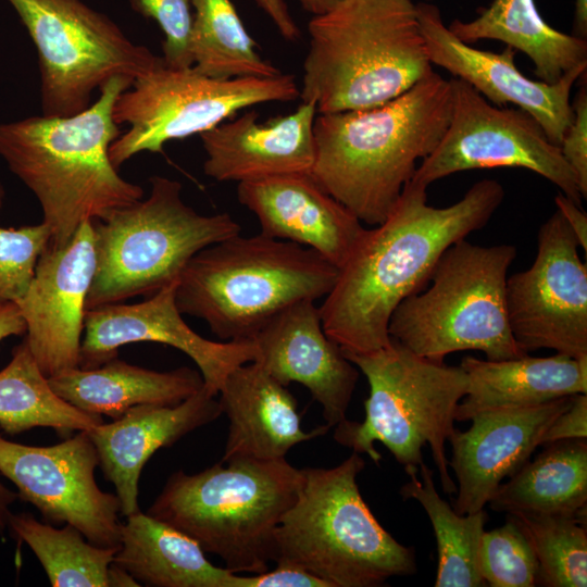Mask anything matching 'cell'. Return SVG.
<instances>
[{"instance_id":"obj_12","label":"cell","mask_w":587,"mask_h":587,"mask_svg":"<svg viewBox=\"0 0 587 587\" xmlns=\"http://www.w3.org/2000/svg\"><path fill=\"white\" fill-rule=\"evenodd\" d=\"M37 51L42 115L71 116L111 78L135 79L161 57L80 0H8Z\"/></svg>"},{"instance_id":"obj_4","label":"cell","mask_w":587,"mask_h":587,"mask_svg":"<svg viewBox=\"0 0 587 587\" xmlns=\"http://www.w3.org/2000/svg\"><path fill=\"white\" fill-rule=\"evenodd\" d=\"M308 33L300 98L319 114L383 104L434 71L412 0H341Z\"/></svg>"},{"instance_id":"obj_49","label":"cell","mask_w":587,"mask_h":587,"mask_svg":"<svg viewBox=\"0 0 587 587\" xmlns=\"http://www.w3.org/2000/svg\"><path fill=\"white\" fill-rule=\"evenodd\" d=\"M425 1H432V0H425Z\"/></svg>"},{"instance_id":"obj_7","label":"cell","mask_w":587,"mask_h":587,"mask_svg":"<svg viewBox=\"0 0 587 587\" xmlns=\"http://www.w3.org/2000/svg\"><path fill=\"white\" fill-rule=\"evenodd\" d=\"M301 469L286 459L218 462L173 473L147 513L216 554L232 573L259 574L273 562L274 535L295 503Z\"/></svg>"},{"instance_id":"obj_46","label":"cell","mask_w":587,"mask_h":587,"mask_svg":"<svg viewBox=\"0 0 587 587\" xmlns=\"http://www.w3.org/2000/svg\"><path fill=\"white\" fill-rule=\"evenodd\" d=\"M586 39L587 35V0H576L574 10L573 34Z\"/></svg>"},{"instance_id":"obj_1","label":"cell","mask_w":587,"mask_h":587,"mask_svg":"<svg viewBox=\"0 0 587 587\" xmlns=\"http://www.w3.org/2000/svg\"><path fill=\"white\" fill-rule=\"evenodd\" d=\"M427 187L410 180L386 220L366 229L319 308L325 334L344 354L390 344L391 314L423 290L447 248L483 228L504 199L496 179L476 182L455 203H427Z\"/></svg>"},{"instance_id":"obj_24","label":"cell","mask_w":587,"mask_h":587,"mask_svg":"<svg viewBox=\"0 0 587 587\" xmlns=\"http://www.w3.org/2000/svg\"><path fill=\"white\" fill-rule=\"evenodd\" d=\"M220 405L229 421L221 462L286 459L296 445L325 435L328 425L304 432L296 398L259 363L237 366L225 378Z\"/></svg>"},{"instance_id":"obj_19","label":"cell","mask_w":587,"mask_h":587,"mask_svg":"<svg viewBox=\"0 0 587 587\" xmlns=\"http://www.w3.org/2000/svg\"><path fill=\"white\" fill-rule=\"evenodd\" d=\"M252 340L257 348L253 362L284 386L303 385L322 405L326 425L333 427L347 419L359 372L325 334L314 301L283 310Z\"/></svg>"},{"instance_id":"obj_3","label":"cell","mask_w":587,"mask_h":587,"mask_svg":"<svg viewBox=\"0 0 587 587\" xmlns=\"http://www.w3.org/2000/svg\"><path fill=\"white\" fill-rule=\"evenodd\" d=\"M132 83L125 76L111 78L92 104L71 116L0 124V157L38 200L52 247L66 245L83 222L101 220L143 197L109 155L122 134L113 107Z\"/></svg>"},{"instance_id":"obj_22","label":"cell","mask_w":587,"mask_h":587,"mask_svg":"<svg viewBox=\"0 0 587 587\" xmlns=\"http://www.w3.org/2000/svg\"><path fill=\"white\" fill-rule=\"evenodd\" d=\"M316 107L302 102L295 112L259 123L258 112L222 122L200 134L204 174L217 182H247L311 173L315 160Z\"/></svg>"},{"instance_id":"obj_17","label":"cell","mask_w":587,"mask_h":587,"mask_svg":"<svg viewBox=\"0 0 587 587\" xmlns=\"http://www.w3.org/2000/svg\"><path fill=\"white\" fill-rule=\"evenodd\" d=\"M95 268L96 237L88 220L66 245L45 249L27 291L15 302L26 324L24 339L47 377L78 367Z\"/></svg>"},{"instance_id":"obj_11","label":"cell","mask_w":587,"mask_h":587,"mask_svg":"<svg viewBox=\"0 0 587 587\" xmlns=\"http://www.w3.org/2000/svg\"><path fill=\"white\" fill-rule=\"evenodd\" d=\"M299 97L292 74L213 78L193 66H168L161 57L115 100L113 120L129 128L111 143L110 160L118 168L140 152L162 153L170 140L210 130L241 109Z\"/></svg>"},{"instance_id":"obj_18","label":"cell","mask_w":587,"mask_h":587,"mask_svg":"<svg viewBox=\"0 0 587 587\" xmlns=\"http://www.w3.org/2000/svg\"><path fill=\"white\" fill-rule=\"evenodd\" d=\"M415 5L432 64L470 84L495 105L512 103L526 111L560 147L573 118L571 90L587 64L566 72L554 84L529 79L517 68L512 47L505 46L500 53L473 48L449 30L435 4L425 1Z\"/></svg>"},{"instance_id":"obj_40","label":"cell","mask_w":587,"mask_h":587,"mask_svg":"<svg viewBox=\"0 0 587 587\" xmlns=\"http://www.w3.org/2000/svg\"><path fill=\"white\" fill-rule=\"evenodd\" d=\"M569 439H587V394L573 396L570 407L547 428L540 445Z\"/></svg>"},{"instance_id":"obj_41","label":"cell","mask_w":587,"mask_h":587,"mask_svg":"<svg viewBox=\"0 0 587 587\" xmlns=\"http://www.w3.org/2000/svg\"><path fill=\"white\" fill-rule=\"evenodd\" d=\"M270 17L282 37L288 41L299 38L300 30L284 0H253Z\"/></svg>"},{"instance_id":"obj_35","label":"cell","mask_w":587,"mask_h":587,"mask_svg":"<svg viewBox=\"0 0 587 587\" xmlns=\"http://www.w3.org/2000/svg\"><path fill=\"white\" fill-rule=\"evenodd\" d=\"M478 564L486 585L533 587L537 585L538 561L525 533L507 515L501 527L484 533Z\"/></svg>"},{"instance_id":"obj_15","label":"cell","mask_w":587,"mask_h":587,"mask_svg":"<svg viewBox=\"0 0 587 587\" xmlns=\"http://www.w3.org/2000/svg\"><path fill=\"white\" fill-rule=\"evenodd\" d=\"M99 459L87 430L64 441L37 447L0 436V474L17 497L32 503L50 524H71L99 547L118 548L121 502L95 479Z\"/></svg>"},{"instance_id":"obj_27","label":"cell","mask_w":587,"mask_h":587,"mask_svg":"<svg viewBox=\"0 0 587 587\" xmlns=\"http://www.w3.org/2000/svg\"><path fill=\"white\" fill-rule=\"evenodd\" d=\"M191 537L138 511L122 523L113 562L141 586L230 587L234 573L213 565Z\"/></svg>"},{"instance_id":"obj_42","label":"cell","mask_w":587,"mask_h":587,"mask_svg":"<svg viewBox=\"0 0 587 587\" xmlns=\"http://www.w3.org/2000/svg\"><path fill=\"white\" fill-rule=\"evenodd\" d=\"M557 210L563 215L571 230L573 232L577 243L587 251V215L582 207L576 204L562 192L554 198Z\"/></svg>"},{"instance_id":"obj_31","label":"cell","mask_w":587,"mask_h":587,"mask_svg":"<svg viewBox=\"0 0 587 587\" xmlns=\"http://www.w3.org/2000/svg\"><path fill=\"white\" fill-rule=\"evenodd\" d=\"M101 423V415L77 409L52 389L25 339L13 349L11 361L0 371V428L4 433L50 427L68 435Z\"/></svg>"},{"instance_id":"obj_43","label":"cell","mask_w":587,"mask_h":587,"mask_svg":"<svg viewBox=\"0 0 587 587\" xmlns=\"http://www.w3.org/2000/svg\"><path fill=\"white\" fill-rule=\"evenodd\" d=\"M26 324L15 302L0 303V342L11 336H24Z\"/></svg>"},{"instance_id":"obj_26","label":"cell","mask_w":587,"mask_h":587,"mask_svg":"<svg viewBox=\"0 0 587 587\" xmlns=\"http://www.w3.org/2000/svg\"><path fill=\"white\" fill-rule=\"evenodd\" d=\"M48 379L72 405L112 420L137 405H176L203 387L201 373L190 367L159 372L117 357L95 369L74 367Z\"/></svg>"},{"instance_id":"obj_10","label":"cell","mask_w":587,"mask_h":587,"mask_svg":"<svg viewBox=\"0 0 587 587\" xmlns=\"http://www.w3.org/2000/svg\"><path fill=\"white\" fill-rule=\"evenodd\" d=\"M147 198L92 221L96 268L86 310L151 296L176 283L203 248L240 234L228 214H200L179 182L154 175Z\"/></svg>"},{"instance_id":"obj_13","label":"cell","mask_w":587,"mask_h":587,"mask_svg":"<svg viewBox=\"0 0 587 587\" xmlns=\"http://www.w3.org/2000/svg\"><path fill=\"white\" fill-rule=\"evenodd\" d=\"M449 124L436 148L422 160L412 180L428 187L451 174L491 167H522L555 185L582 207L577 178L559 146L526 111L487 101L462 79L452 77Z\"/></svg>"},{"instance_id":"obj_34","label":"cell","mask_w":587,"mask_h":587,"mask_svg":"<svg viewBox=\"0 0 587 587\" xmlns=\"http://www.w3.org/2000/svg\"><path fill=\"white\" fill-rule=\"evenodd\" d=\"M527 536L538 561L537 585L586 587V517L511 513Z\"/></svg>"},{"instance_id":"obj_48","label":"cell","mask_w":587,"mask_h":587,"mask_svg":"<svg viewBox=\"0 0 587 587\" xmlns=\"http://www.w3.org/2000/svg\"><path fill=\"white\" fill-rule=\"evenodd\" d=\"M4 197H5L4 188H3L2 184L0 183V210L3 207Z\"/></svg>"},{"instance_id":"obj_33","label":"cell","mask_w":587,"mask_h":587,"mask_svg":"<svg viewBox=\"0 0 587 587\" xmlns=\"http://www.w3.org/2000/svg\"><path fill=\"white\" fill-rule=\"evenodd\" d=\"M8 528L32 549L51 586L107 587L117 548L96 546L71 524L57 528L26 512L12 513Z\"/></svg>"},{"instance_id":"obj_5","label":"cell","mask_w":587,"mask_h":587,"mask_svg":"<svg viewBox=\"0 0 587 587\" xmlns=\"http://www.w3.org/2000/svg\"><path fill=\"white\" fill-rule=\"evenodd\" d=\"M339 268L311 248L261 233L208 246L184 267L175 290L182 314L225 341L252 340L275 315L326 297Z\"/></svg>"},{"instance_id":"obj_6","label":"cell","mask_w":587,"mask_h":587,"mask_svg":"<svg viewBox=\"0 0 587 587\" xmlns=\"http://www.w3.org/2000/svg\"><path fill=\"white\" fill-rule=\"evenodd\" d=\"M364 466L353 451L337 466L301 469L297 499L275 530L273 562L329 587H378L416 572L414 549L398 542L362 498L357 477Z\"/></svg>"},{"instance_id":"obj_39","label":"cell","mask_w":587,"mask_h":587,"mask_svg":"<svg viewBox=\"0 0 587 587\" xmlns=\"http://www.w3.org/2000/svg\"><path fill=\"white\" fill-rule=\"evenodd\" d=\"M230 587H329L308 571L288 563H276L274 570L240 575L234 573Z\"/></svg>"},{"instance_id":"obj_14","label":"cell","mask_w":587,"mask_h":587,"mask_svg":"<svg viewBox=\"0 0 587 587\" xmlns=\"http://www.w3.org/2000/svg\"><path fill=\"white\" fill-rule=\"evenodd\" d=\"M578 247L557 210L539 227L533 264L507 278L510 328L527 353L546 348L587 357V266Z\"/></svg>"},{"instance_id":"obj_44","label":"cell","mask_w":587,"mask_h":587,"mask_svg":"<svg viewBox=\"0 0 587 587\" xmlns=\"http://www.w3.org/2000/svg\"><path fill=\"white\" fill-rule=\"evenodd\" d=\"M141 586L126 570L111 563L107 574V587Z\"/></svg>"},{"instance_id":"obj_29","label":"cell","mask_w":587,"mask_h":587,"mask_svg":"<svg viewBox=\"0 0 587 587\" xmlns=\"http://www.w3.org/2000/svg\"><path fill=\"white\" fill-rule=\"evenodd\" d=\"M497 512L586 517L587 440L569 439L527 461L488 502Z\"/></svg>"},{"instance_id":"obj_47","label":"cell","mask_w":587,"mask_h":587,"mask_svg":"<svg viewBox=\"0 0 587 587\" xmlns=\"http://www.w3.org/2000/svg\"><path fill=\"white\" fill-rule=\"evenodd\" d=\"M300 5L309 13L315 15H321L334 7H336L341 0H297Z\"/></svg>"},{"instance_id":"obj_20","label":"cell","mask_w":587,"mask_h":587,"mask_svg":"<svg viewBox=\"0 0 587 587\" xmlns=\"http://www.w3.org/2000/svg\"><path fill=\"white\" fill-rule=\"evenodd\" d=\"M572 399L479 412L470 420L467 430L455 429L448 440L452 448L448 465L458 480L454 511L470 514L484 509L502 479L529 460L547 428Z\"/></svg>"},{"instance_id":"obj_16","label":"cell","mask_w":587,"mask_h":587,"mask_svg":"<svg viewBox=\"0 0 587 587\" xmlns=\"http://www.w3.org/2000/svg\"><path fill=\"white\" fill-rule=\"evenodd\" d=\"M173 283L138 303H111L86 311L78 367L95 369L114 359L125 345L140 341L171 346L198 366L204 388L218 391L237 366L253 362V340L213 341L197 334L183 320Z\"/></svg>"},{"instance_id":"obj_45","label":"cell","mask_w":587,"mask_h":587,"mask_svg":"<svg viewBox=\"0 0 587 587\" xmlns=\"http://www.w3.org/2000/svg\"><path fill=\"white\" fill-rule=\"evenodd\" d=\"M17 498V492L7 488L0 480V533L8 528L12 515L10 507Z\"/></svg>"},{"instance_id":"obj_32","label":"cell","mask_w":587,"mask_h":587,"mask_svg":"<svg viewBox=\"0 0 587 587\" xmlns=\"http://www.w3.org/2000/svg\"><path fill=\"white\" fill-rule=\"evenodd\" d=\"M195 12L189 49L192 66L213 78L273 77L282 72L258 52L230 0H190Z\"/></svg>"},{"instance_id":"obj_8","label":"cell","mask_w":587,"mask_h":587,"mask_svg":"<svg viewBox=\"0 0 587 587\" xmlns=\"http://www.w3.org/2000/svg\"><path fill=\"white\" fill-rule=\"evenodd\" d=\"M365 375L370 395L363 422L344 420L334 439L375 463L380 441L403 466L423 462L422 448L429 445L442 489L457 492L448 471L446 442L454 433L457 405L466 395L463 369L415 354L397 340L372 353L345 354Z\"/></svg>"},{"instance_id":"obj_9","label":"cell","mask_w":587,"mask_h":587,"mask_svg":"<svg viewBox=\"0 0 587 587\" xmlns=\"http://www.w3.org/2000/svg\"><path fill=\"white\" fill-rule=\"evenodd\" d=\"M515 257L512 245L453 243L438 259L427 286L395 309L390 338L438 362L463 350H479L492 361L528 354L514 339L507 312V274Z\"/></svg>"},{"instance_id":"obj_36","label":"cell","mask_w":587,"mask_h":587,"mask_svg":"<svg viewBox=\"0 0 587 587\" xmlns=\"http://www.w3.org/2000/svg\"><path fill=\"white\" fill-rule=\"evenodd\" d=\"M50 242L51 233L42 222L0 227V303L16 302L25 295L37 262Z\"/></svg>"},{"instance_id":"obj_23","label":"cell","mask_w":587,"mask_h":587,"mask_svg":"<svg viewBox=\"0 0 587 587\" xmlns=\"http://www.w3.org/2000/svg\"><path fill=\"white\" fill-rule=\"evenodd\" d=\"M216 397L203 386L176 405H137L120 419L87 430L96 447L99 466L115 487L121 515L140 511L138 482L150 457L222 414Z\"/></svg>"},{"instance_id":"obj_38","label":"cell","mask_w":587,"mask_h":587,"mask_svg":"<svg viewBox=\"0 0 587 587\" xmlns=\"http://www.w3.org/2000/svg\"><path fill=\"white\" fill-rule=\"evenodd\" d=\"M572 104L573 118L560 145L574 172L583 199L587 198V87L580 85Z\"/></svg>"},{"instance_id":"obj_28","label":"cell","mask_w":587,"mask_h":587,"mask_svg":"<svg viewBox=\"0 0 587 587\" xmlns=\"http://www.w3.org/2000/svg\"><path fill=\"white\" fill-rule=\"evenodd\" d=\"M448 28L469 45L491 39L524 52L533 61L536 76L547 84L587 64V40L551 27L534 0H494L476 18L454 20Z\"/></svg>"},{"instance_id":"obj_2","label":"cell","mask_w":587,"mask_h":587,"mask_svg":"<svg viewBox=\"0 0 587 587\" xmlns=\"http://www.w3.org/2000/svg\"><path fill=\"white\" fill-rule=\"evenodd\" d=\"M451 108L450 80L432 71L383 104L319 114L311 175L361 222L376 226L395 208L417 161L438 145Z\"/></svg>"},{"instance_id":"obj_21","label":"cell","mask_w":587,"mask_h":587,"mask_svg":"<svg viewBox=\"0 0 587 587\" xmlns=\"http://www.w3.org/2000/svg\"><path fill=\"white\" fill-rule=\"evenodd\" d=\"M237 198L257 216L262 235L307 246L338 268L365 230L311 173L240 182Z\"/></svg>"},{"instance_id":"obj_25","label":"cell","mask_w":587,"mask_h":587,"mask_svg":"<svg viewBox=\"0 0 587 587\" xmlns=\"http://www.w3.org/2000/svg\"><path fill=\"white\" fill-rule=\"evenodd\" d=\"M467 376L466 395L459 402L455 421H470L488 410L534 407L559 398L587 394V357L557 353L528 354L508 360L462 359Z\"/></svg>"},{"instance_id":"obj_30","label":"cell","mask_w":587,"mask_h":587,"mask_svg":"<svg viewBox=\"0 0 587 587\" xmlns=\"http://www.w3.org/2000/svg\"><path fill=\"white\" fill-rule=\"evenodd\" d=\"M420 469L404 466L409 480L399 494L403 500L414 499L425 510L437 542L438 567L436 587L486 586L478 564V550L488 514L484 509L459 514L444 500L433 478V471L422 462Z\"/></svg>"},{"instance_id":"obj_37","label":"cell","mask_w":587,"mask_h":587,"mask_svg":"<svg viewBox=\"0 0 587 587\" xmlns=\"http://www.w3.org/2000/svg\"><path fill=\"white\" fill-rule=\"evenodd\" d=\"M133 9L155 21L164 34L162 59L172 67H190L189 49L192 25L190 0H129Z\"/></svg>"}]
</instances>
